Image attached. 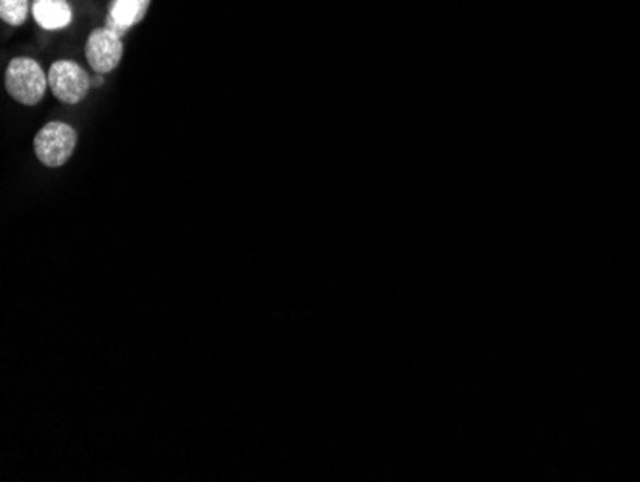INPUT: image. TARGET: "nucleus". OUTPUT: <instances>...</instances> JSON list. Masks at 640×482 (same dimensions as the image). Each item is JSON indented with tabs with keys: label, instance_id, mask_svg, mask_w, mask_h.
Returning a JSON list of instances; mask_svg holds the SVG:
<instances>
[{
	"label": "nucleus",
	"instance_id": "4",
	"mask_svg": "<svg viewBox=\"0 0 640 482\" xmlns=\"http://www.w3.org/2000/svg\"><path fill=\"white\" fill-rule=\"evenodd\" d=\"M125 45L124 37L117 35L108 25L94 27L89 33L85 43V58L89 68L98 76H108L119 68L124 60Z\"/></svg>",
	"mask_w": 640,
	"mask_h": 482
},
{
	"label": "nucleus",
	"instance_id": "5",
	"mask_svg": "<svg viewBox=\"0 0 640 482\" xmlns=\"http://www.w3.org/2000/svg\"><path fill=\"white\" fill-rule=\"evenodd\" d=\"M32 20L43 32H66L75 22L70 0H33Z\"/></svg>",
	"mask_w": 640,
	"mask_h": 482
},
{
	"label": "nucleus",
	"instance_id": "3",
	"mask_svg": "<svg viewBox=\"0 0 640 482\" xmlns=\"http://www.w3.org/2000/svg\"><path fill=\"white\" fill-rule=\"evenodd\" d=\"M93 87V78L81 64L73 60H56L48 68V89L55 94L56 101L75 106L85 101Z\"/></svg>",
	"mask_w": 640,
	"mask_h": 482
},
{
	"label": "nucleus",
	"instance_id": "2",
	"mask_svg": "<svg viewBox=\"0 0 640 482\" xmlns=\"http://www.w3.org/2000/svg\"><path fill=\"white\" fill-rule=\"evenodd\" d=\"M78 140L75 127L66 122H48L35 135L33 152L45 168L58 170L70 162L78 148Z\"/></svg>",
	"mask_w": 640,
	"mask_h": 482
},
{
	"label": "nucleus",
	"instance_id": "1",
	"mask_svg": "<svg viewBox=\"0 0 640 482\" xmlns=\"http://www.w3.org/2000/svg\"><path fill=\"white\" fill-rule=\"evenodd\" d=\"M7 93L22 106H37L48 91V71L35 58L16 56L4 71Z\"/></svg>",
	"mask_w": 640,
	"mask_h": 482
},
{
	"label": "nucleus",
	"instance_id": "6",
	"mask_svg": "<svg viewBox=\"0 0 640 482\" xmlns=\"http://www.w3.org/2000/svg\"><path fill=\"white\" fill-rule=\"evenodd\" d=\"M152 7V0H109L104 25L125 37L127 33L142 24Z\"/></svg>",
	"mask_w": 640,
	"mask_h": 482
},
{
	"label": "nucleus",
	"instance_id": "7",
	"mask_svg": "<svg viewBox=\"0 0 640 482\" xmlns=\"http://www.w3.org/2000/svg\"><path fill=\"white\" fill-rule=\"evenodd\" d=\"M33 0H0V20L10 27H22L32 20Z\"/></svg>",
	"mask_w": 640,
	"mask_h": 482
}]
</instances>
